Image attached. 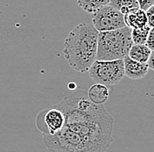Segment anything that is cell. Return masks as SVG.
Instances as JSON below:
<instances>
[{
	"label": "cell",
	"mask_w": 154,
	"mask_h": 152,
	"mask_svg": "<svg viewBox=\"0 0 154 152\" xmlns=\"http://www.w3.org/2000/svg\"><path fill=\"white\" fill-rule=\"evenodd\" d=\"M54 108L64 114V128L109 147L113 143V117L103 104L93 103L85 91L77 90Z\"/></svg>",
	"instance_id": "cell-1"
},
{
	"label": "cell",
	"mask_w": 154,
	"mask_h": 152,
	"mask_svg": "<svg viewBox=\"0 0 154 152\" xmlns=\"http://www.w3.org/2000/svg\"><path fill=\"white\" fill-rule=\"evenodd\" d=\"M98 32L92 24L81 23L64 41L63 54L68 65L79 73L88 72L96 59Z\"/></svg>",
	"instance_id": "cell-2"
},
{
	"label": "cell",
	"mask_w": 154,
	"mask_h": 152,
	"mask_svg": "<svg viewBox=\"0 0 154 152\" xmlns=\"http://www.w3.org/2000/svg\"><path fill=\"white\" fill-rule=\"evenodd\" d=\"M43 142L49 152H105L109 148L64 127L54 135H43Z\"/></svg>",
	"instance_id": "cell-3"
},
{
	"label": "cell",
	"mask_w": 154,
	"mask_h": 152,
	"mask_svg": "<svg viewBox=\"0 0 154 152\" xmlns=\"http://www.w3.org/2000/svg\"><path fill=\"white\" fill-rule=\"evenodd\" d=\"M131 31L130 27L125 26L116 30L98 32L96 59L114 60L127 56L133 44Z\"/></svg>",
	"instance_id": "cell-4"
},
{
	"label": "cell",
	"mask_w": 154,
	"mask_h": 152,
	"mask_svg": "<svg viewBox=\"0 0 154 152\" xmlns=\"http://www.w3.org/2000/svg\"><path fill=\"white\" fill-rule=\"evenodd\" d=\"M88 75L96 83L112 86L119 83L125 77L124 59H96L88 70Z\"/></svg>",
	"instance_id": "cell-5"
},
{
	"label": "cell",
	"mask_w": 154,
	"mask_h": 152,
	"mask_svg": "<svg viewBox=\"0 0 154 152\" xmlns=\"http://www.w3.org/2000/svg\"><path fill=\"white\" fill-rule=\"evenodd\" d=\"M92 26L100 32H107L126 26L124 15L109 5H104L92 13Z\"/></svg>",
	"instance_id": "cell-6"
},
{
	"label": "cell",
	"mask_w": 154,
	"mask_h": 152,
	"mask_svg": "<svg viewBox=\"0 0 154 152\" xmlns=\"http://www.w3.org/2000/svg\"><path fill=\"white\" fill-rule=\"evenodd\" d=\"M63 113L55 108L41 110L36 118V126L43 135H54L64 126Z\"/></svg>",
	"instance_id": "cell-7"
},
{
	"label": "cell",
	"mask_w": 154,
	"mask_h": 152,
	"mask_svg": "<svg viewBox=\"0 0 154 152\" xmlns=\"http://www.w3.org/2000/svg\"><path fill=\"white\" fill-rule=\"evenodd\" d=\"M125 75L132 80H139L144 78L148 74L149 67L146 63H140L135 61L131 58L125 56L124 59Z\"/></svg>",
	"instance_id": "cell-8"
},
{
	"label": "cell",
	"mask_w": 154,
	"mask_h": 152,
	"mask_svg": "<svg viewBox=\"0 0 154 152\" xmlns=\"http://www.w3.org/2000/svg\"><path fill=\"white\" fill-rule=\"evenodd\" d=\"M124 21L126 26L131 29L141 28L147 26V17L145 11L140 8L124 15Z\"/></svg>",
	"instance_id": "cell-9"
},
{
	"label": "cell",
	"mask_w": 154,
	"mask_h": 152,
	"mask_svg": "<svg viewBox=\"0 0 154 152\" xmlns=\"http://www.w3.org/2000/svg\"><path fill=\"white\" fill-rule=\"evenodd\" d=\"M89 100L95 104H103L109 96V89L108 86L96 83L90 87L87 92Z\"/></svg>",
	"instance_id": "cell-10"
},
{
	"label": "cell",
	"mask_w": 154,
	"mask_h": 152,
	"mask_svg": "<svg viewBox=\"0 0 154 152\" xmlns=\"http://www.w3.org/2000/svg\"><path fill=\"white\" fill-rule=\"evenodd\" d=\"M152 52L144 44H132L129 50L128 57L140 63H146Z\"/></svg>",
	"instance_id": "cell-11"
},
{
	"label": "cell",
	"mask_w": 154,
	"mask_h": 152,
	"mask_svg": "<svg viewBox=\"0 0 154 152\" xmlns=\"http://www.w3.org/2000/svg\"><path fill=\"white\" fill-rule=\"evenodd\" d=\"M109 5L119 11L123 15L139 9L137 0H110Z\"/></svg>",
	"instance_id": "cell-12"
},
{
	"label": "cell",
	"mask_w": 154,
	"mask_h": 152,
	"mask_svg": "<svg viewBox=\"0 0 154 152\" xmlns=\"http://www.w3.org/2000/svg\"><path fill=\"white\" fill-rule=\"evenodd\" d=\"M109 2L110 0H77L79 6L89 14H92L97 9L109 5Z\"/></svg>",
	"instance_id": "cell-13"
},
{
	"label": "cell",
	"mask_w": 154,
	"mask_h": 152,
	"mask_svg": "<svg viewBox=\"0 0 154 152\" xmlns=\"http://www.w3.org/2000/svg\"><path fill=\"white\" fill-rule=\"evenodd\" d=\"M151 27L147 25L141 28H133L131 31V37L133 44H144Z\"/></svg>",
	"instance_id": "cell-14"
},
{
	"label": "cell",
	"mask_w": 154,
	"mask_h": 152,
	"mask_svg": "<svg viewBox=\"0 0 154 152\" xmlns=\"http://www.w3.org/2000/svg\"><path fill=\"white\" fill-rule=\"evenodd\" d=\"M146 17H147V25L152 28L154 26V5L145 11Z\"/></svg>",
	"instance_id": "cell-15"
},
{
	"label": "cell",
	"mask_w": 154,
	"mask_h": 152,
	"mask_svg": "<svg viewBox=\"0 0 154 152\" xmlns=\"http://www.w3.org/2000/svg\"><path fill=\"white\" fill-rule=\"evenodd\" d=\"M144 45L149 47L152 51L154 50V28L150 29V32L148 33V36L146 38V41L144 43Z\"/></svg>",
	"instance_id": "cell-16"
},
{
	"label": "cell",
	"mask_w": 154,
	"mask_h": 152,
	"mask_svg": "<svg viewBox=\"0 0 154 152\" xmlns=\"http://www.w3.org/2000/svg\"><path fill=\"white\" fill-rule=\"evenodd\" d=\"M138 6L141 10L146 11L151 6H152L154 4V0H137Z\"/></svg>",
	"instance_id": "cell-17"
},
{
	"label": "cell",
	"mask_w": 154,
	"mask_h": 152,
	"mask_svg": "<svg viewBox=\"0 0 154 152\" xmlns=\"http://www.w3.org/2000/svg\"><path fill=\"white\" fill-rule=\"evenodd\" d=\"M153 59H154V51H152V53H151V55H150V57H149V59H148V60H147V62H146V64L148 65L149 69H152V70H153L154 69Z\"/></svg>",
	"instance_id": "cell-18"
},
{
	"label": "cell",
	"mask_w": 154,
	"mask_h": 152,
	"mask_svg": "<svg viewBox=\"0 0 154 152\" xmlns=\"http://www.w3.org/2000/svg\"><path fill=\"white\" fill-rule=\"evenodd\" d=\"M67 88L69 90H75L77 88V85L75 83V82H69L67 84Z\"/></svg>",
	"instance_id": "cell-19"
}]
</instances>
